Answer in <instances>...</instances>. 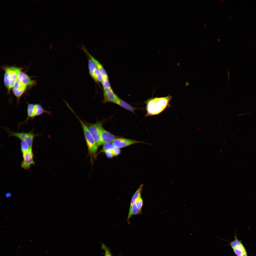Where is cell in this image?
Returning a JSON list of instances; mask_svg holds the SVG:
<instances>
[{
  "label": "cell",
  "mask_w": 256,
  "mask_h": 256,
  "mask_svg": "<svg viewBox=\"0 0 256 256\" xmlns=\"http://www.w3.org/2000/svg\"><path fill=\"white\" fill-rule=\"evenodd\" d=\"M172 99L170 95L165 97L149 98L146 101V114L145 117L156 115L160 114L170 107L169 103Z\"/></svg>",
  "instance_id": "1"
},
{
  "label": "cell",
  "mask_w": 256,
  "mask_h": 256,
  "mask_svg": "<svg viewBox=\"0 0 256 256\" xmlns=\"http://www.w3.org/2000/svg\"><path fill=\"white\" fill-rule=\"evenodd\" d=\"M2 68L4 71V84L7 90L8 93L9 94L19 74L24 68L15 65H5L2 67Z\"/></svg>",
  "instance_id": "2"
},
{
  "label": "cell",
  "mask_w": 256,
  "mask_h": 256,
  "mask_svg": "<svg viewBox=\"0 0 256 256\" xmlns=\"http://www.w3.org/2000/svg\"><path fill=\"white\" fill-rule=\"evenodd\" d=\"M72 112L74 114L79 120L82 126L87 147L90 152L94 155H95L97 151L98 146L91 134L85 123L81 120L72 110Z\"/></svg>",
  "instance_id": "3"
},
{
  "label": "cell",
  "mask_w": 256,
  "mask_h": 256,
  "mask_svg": "<svg viewBox=\"0 0 256 256\" xmlns=\"http://www.w3.org/2000/svg\"><path fill=\"white\" fill-rule=\"evenodd\" d=\"M27 117L24 121L19 123V126L26 123L31 119L40 116L44 113L49 114H51L50 112L45 110L40 104H33L27 103Z\"/></svg>",
  "instance_id": "4"
},
{
  "label": "cell",
  "mask_w": 256,
  "mask_h": 256,
  "mask_svg": "<svg viewBox=\"0 0 256 256\" xmlns=\"http://www.w3.org/2000/svg\"><path fill=\"white\" fill-rule=\"evenodd\" d=\"M5 129L9 134V137H15L21 141H24L30 148L32 147L33 141L35 137L39 135V134L35 133L33 129L28 132L22 133L13 132L6 128Z\"/></svg>",
  "instance_id": "5"
},
{
  "label": "cell",
  "mask_w": 256,
  "mask_h": 256,
  "mask_svg": "<svg viewBox=\"0 0 256 256\" xmlns=\"http://www.w3.org/2000/svg\"><path fill=\"white\" fill-rule=\"evenodd\" d=\"M85 123L97 146H98L102 145L101 134V130L103 128L102 123L98 121L95 123H91L86 122Z\"/></svg>",
  "instance_id": "6"
},
{
  "label": "cell",
  "mask_w": 256,
  "mask_h": 256,
  "mask_svg": "<svg viewBox=\"0 0 256 256\" xmlns=\"http://www.w3.org/2000/svg\"><path fill=\"white\" fill-rule=\"evenodd\" d=\"M12 89L13 93L16 98L17 105H18L21 97L28 88L17 78Z\"/></svg>",
  "instance_id": "7"
},
{
  "label": "cell",
  "mask_w": 256,
  "mask_h": 256,
  "mask_svg": "<svg viewBox=\"0 0 256 256\" xmlns=\"http://www.w3.org/2000/svg\"><path fill=\"white\" fill-rule=\"evenodd\" d=\"M22 154L23 160L21 163V166L25 169H28L32 165L35 164L32 147L30 148Z\"/></svg>",
  "instance_id": "8"
},
{
  "label": "cell",
  "mask_w": 256,
  "mask_h": 256,
  "mask_svg": "<svg viewBox=\"0 0 256 256\" xmlns=\"http://www.w3.org/2000/svg\"><path fill=\"white\" fill-rule=\"evenodd\" d=\"M112 143L115 147L119 148L136 143H143L148 144L142 141H137L133 139L120 138V137L116 138Z\"/></svg>",
  "instance_id": "9"
},
{
  "label": "cell",
  "mask_w": 256,
  "mask_h": 256,
  "mask_svg": "<svg viewBox=\"0 0 256 256\" xmlns=\"http://www.w3.org/2000/svg\"><path fill=\"white\" fill-rule=\"evenodd\" d=\"M17 78L28 89H30L36 85V80H32L30 77L25 72L21 71L19 73Z\"/></svg>",
  "instance_id": "10"
},
{
  "label": "cell",
  "mask_w": 256,
  "mask_h": 256,
  "mask_svg": "<svg viewBox=\"0 0 256 256\" xmlns=\"http://www.w3.org/2000/svg\"><path fill=\"white\" fill-rule=\"evenodd\" d=\"M103 90V102H112L115 103L119 97L114 92L111 87L104 88Z\"/></svg>",
  "instance_id": "11"
},
{
  "label": "cell",
  "mask_w": 256,
  "mask_h": 256,
  "mask_svg": "<svg viewBox=\"0 0 256 256\" xmlns=\"http://www.w3.org/2000/svg\"><path fill=\"white\" fill-rule=\"evenodd\" d=\"M120 137L115 136L105 129L102 128L101 137L102 144L113 142L116 138Z\"/></svg>",
  "instance_id": "12"
},
{
  "label": "cell",
  "mask_w": 256,
  "mask_h": 256,
  "mask_svg": "<svg viewBox=\"0 0 256 256\" xmlns=\"http://www.w3.org/2000/svg\"><path fill=\"white\" fill-rule=\"evenodd\" d=\"M82 49L87 56L90 58L95 63L97 68L101 73L103 78H108L106 72L104 69L102 65L89 53L83 45H82Z\"/></svg>",
  "instance_id": "13"
},
{
  "label": "cell",
  "mask_w": 256,
  "mask_h": 256,
  "mask_svg": "<svg viewBox=\"0 0 256 256\" xmlns=\"http://www.w3.org/2000/svg\"><path fill=\"white\" fill-rule=\"evenodd\" d=\"M115 103L134 114L135 113V110L137 109L133 107L130 104L119 98Z\"/></svg>",
  "instance_id": "14"
},
{
  "label": "cell",
  "mask_w": 256,
  "mask_h": 256,
  "mask_svg": "<svg viewBox=\"0 0 256 256\" xmlns=\"http://www.w3.org/2000/svg\"><path fill=\"white\" fill-rule=\"evenodd\" d=\"M143 186V184H142L140 186L139 188L137 190L133 196L130 202L128 214L130 213L132 206L133 204L135 202L136 200L138 197L141 196V192L142 190Z\"/></svg>",
  "instance_id": "15"
},
{
  "label": "cell",
  "mask_w": 256,
  "mask_h": 256,
  "mask_svg": "<svg viewBox=\"0 0 256 256\" xmlns=\"http://www.w3.org/2000/svg\"><path fill=\"white\" fill-rule=\"evenodd\" d=\"M233 249L234 253L237 256H241L244 253L247 252L243 244L236 247Z\"/></svg>",
  "instance_id": "16"
},
{
  "label": "cell",
  "mask_w": 256,
  "mask_h": 256,
  "mask_svg": "<svg viewBox=\"0 0 256 256\" xmlns=\"http://www.w3.org/2000/svg\"><path fill=\"white\" fill-rule=\"evenodd\" d=\"M91 77L96 82H101L103 79L101 73L97 67L94 70Z\"/></svg>",
  "instance_id": "17"
},
{
  "label": "cell",
  "mask_w": 256,
  "mask_h": 256,
  "mask_svg": "<svg viewBox=\"0 0 256 256\" xmlns=\"http://www.w3.org/2000/svg\"><path fill=\"white\" fill-rule=\"evenodd\" d=\"M141 210L137 207L135 202L132 206L130 213L128 214L127 219V220L128 221L130 218L133 215H137L140 214Z\"/></svg>",
  "instance_id": "18"
},
{
  "label": "cell",
  "mask_w": 256,
  "mask_h": 256,
  "mask_svg": "<svg viewBox=\"0 0 256 256\" xmlns=\"http://www.w3.org/2000/svg\"><path fill=\"white\" fill-rule=\"evenodd\" d=\"M88 67L90 74L91 77L93 74V72L97 68L96 65L93 61L88 57Z\"/></svg>",
  "instance_id": "19"
},
{
  "label": "cell",
  "mask_w": 256,
  "mask_h": 256,
  "mask_svg": "<svg viewBox=\"0 0 256 256\" xmlns=\"http://www.w3.org/2000/svg\"><path fill=\"white\" fill-rule=\"evenodd\" d=\"M114 147L113 143L110 142L104 144L100 152H105L107 150H112Z\"/></svg>",
  "instance_id": "20"
},
{
  "label": "cell",
  "mask_w": 256,
  "mask_h": 256,
  "mask_svg": "<svg viewBox=\"0 0 256 256\" xmlns=\"http://www.w3.org/2000/svg\"><path fill=\"white\" fill-rule=\"evenodd\" d=\"M234 238L235 239L233 241L230 242L229 245L232 249L242 244L241 241L238 239L236 233Z\"/></svg>",
  "instance_id": "21"
},
{
  "label": "cell",
  "mask_w": 256,
  "mask_h": 256,
  "mask_svg": "<svg viewBox=\"0 0 256 256\" xmlns=\"http://www.w3.org/2000/svg\"><path fill=\"white\" fill-rule=\"evenodd\" d=\"M20 145L21 151L22 154L31 148L29 147L27 143L24 141H21Z\"/></svg>",
  "instance_id": "22"
},
{
  "label": "cell",
  "mask_w": 256,
  "mask_h": 256,
  "mask_svg": "<svg viewBox=\"0 0 256 256\" xmlns=\"http://www.w3.org/2000/svg\"><path fill=\"white\" fill-rule=\"evenodd\" d=\"M135 203L137 207L141 210L143 204V201L141 196L138 197L136 200Z\"/></svg>",
  "instance_id": "23"
},
{
  "label": "cell",
  "mask_w": 256,
  "mask_h": 256,
  "mask_svg": "<svg viewBox=\"0 0 256 256\" xmlns=\"http://www.w3.org/2000/svg\"><path fill=\"white\" fill-rule=\"evenodd\" d=\"M101 83L104 88L111 87L108 78H103Z\"/></svg>",
  "instance_id": "24"
},
{
  "label": "cell",
  "mask_w": 256,
  "mask_h": 256,
  "mask_svg": "<svg viewBox=\"0 0 256 256\" xmlns=\"http://www.w3.org/2000/svg\"><path fill=\"white\" fill-rule=\"evenodd\" d=\"M105 153L107 157L109 158H112L114 156L112 150H107Z\"/></svg>",
  "instance_id": "25"
},
{
  "label": "cell",
  "mask_w": 256,
  "mask_h": 256,
  "mask_svg": "<svg viewBox=\"0 0 256 256\" xmlns=\"http://www.w3.org/2000/svg\"><path fill=\"white\" fill-rule=\"evenodd\" d=\"M112 150L114 156L118 155L120 152V148L116 147H115Z\"/></svg>",
  "instance_id": "26"
},
{
  "label": "cell",
  "mask_w": 256,
  "mask_h": 256,
  "mask_svg": "<svg viewBox=\"0 0 256 256\" xmlns=\"http://www.w3.org/2000/svg\"><path fill=\"white\" fill-rule=\"evenodd\" d=\"M103 247L105 250V256H112L109 249L104 245L103 246Z\"/></svg>",
  "instance_id": "27"
},
{
  "label": "cell",
  "mask_w": 256,
  "mask_h": 256,
  "mask_svg": "<svg viewBox=\"0 0 256 256\" xmlns=\"http://www.w3.org/2000/svg\"><path fill=\"white\" fill-rule=\"evenodd\" d=\"M11 194L10 192H8L7 193L5 194V196L6 197H9L11 196Z\"/></svg>",
  "instance_id": "28"
},
{
  "label": "cell",
  "mask_w": 256,
  "mask_h": 256,
  "mask_svg": "<svg viewBox=\"0 0 256 256\" xmlns=\"http://www.w3.org/2000/svg\"><path fill=\"white\" fill-rule=\"evenodd\" d=\"M241 256H248L247 253H245L243 254Z\"/></svg>",
  "instance_id": "29"
},
{
  "label": "cell",
  "mask_w": 256,
  "mask_h": 256,
  "mask_svg": "<svg viewBox=\"0 0 256 256\" xmlns=\"http://www.w3.org/2000/svg\"><path fill=\"white\" fill-rule=\"evenodd\" d=\"M229 70H228V78H229L228 80H229Z\"/></svg>",
  "instance_id": "30"
}]
</instances>
